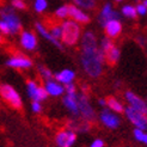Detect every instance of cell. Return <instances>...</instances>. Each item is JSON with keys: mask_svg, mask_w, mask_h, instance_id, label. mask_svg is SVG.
<instances>
[{"mask_svg": "<svg viewBox=\"0 0 147 147\" xmlns=\"http://www.w3.org/2000/svg\"><path fill=\"white\" fill-rule=\"evenodd\" d=\"M135 9H136V12L140 14H146L147 12V7L145 5H138V7H135Z\"/></svg>", "mask_w": 147, "mask_h": 147, "instance_id": "cell-35", "label": "cell"}, {"mask_svg": "<svg viewBox=\"0 0 147 147\" xmlns=\"http://www.w3.org/2000/svg\"><path fill=\"white\" fill-rule=\"evenodd\" d=\"M98 103H99V105H102V107H104L107 103H105V99H103V98H100V99H98Z\"/></svg>", "mask_w": 147, "mask_h": 147, "instance_id": "cell-36", "label": "cell"}, {"mask_svg": "<svg viewBox=\"0 0 147 147\" xmlns=\"http://www.w3.org/2000/svg\"><path fill=\"white\" fill-rule=\"evenodd\" d=\"M144 5H145V6L147 7V0H145V3H144Z\"/></svg>", "mask_w": 147, "mask_h": 147, "instance_id": "cell-38", "label": "cell"}, {"mask_svg": "<svg viewBox=\"0 0 147 147\" xmlns=\"http://www.w3.org/2000/svg\"><path fill=\"white\" fill-rule=\"evenodd\" d=\"M100 121L105 127H108L110 129H116L120 126V119L115 114H113L111 111H109L107 109L100 113Z\"/></svg>", "mask_w": 147, "mask_h": 147, "instance_id": "cell-12", "label": "cell"}, {"mask_svg": "<svg viewBox=\"0 0 147 147\" xmlns=\"http://www.w3.org/2000/svg\"><path fill=\"white\" fill-rule=\"evenodd\" d=\"M122 13L124 14V16H127V17H130V18H136V9L133 6H130V5H127V6H124L123 9H122Z\"/></svg>", "mask_w": 147, "mask_h": 147, "instance_id": "cell-25", "label": "cell"}, {"mask_svg": "<svg viewBox=\"0 0 147 147\" xmlns=\"http://www.w3.org/2000/svg\"><path fill=\"white\" fill-rule=\"evenodd\" d=\"M68 17L74 19L76 22H78V23H83V24H86L90 22L89 16H86L84 12H82L79 9H77V7L73 6V5H68Z\"/></svg>", "mask_w": 147, "mask_h": 147, "instance_id": "cell-16", "label": "cell"}, {"mask_svg": "<svg viewBox=\"0 0 147 147\" xmlns=\"http://www.w3.org/2000/svg\"><path fill=\"white\" fill-rule=\"evenodd\" d=\"M74 77H76L74 72L69 71V69H63V71L56 73V74L54 76V78L57 80L59 83H61V84H69V83H72V80L74 79Z\"/></svg>", "mask_w": 147, "mask_h": 147, "instance_id": "cell-19", "label": "cell"}, {"mask_svg": "<svg viewBox=\"0 0 147 147\" xmlns=\"http://www.w3.org/2000/svg\"><path fill=\"white\" fill-rule=\"evenodd\" d=\"M0 34L1 35H10V29L3 19H0Z\"/></svg>", "mask_w": 147, "mask_h": 147, "instance_id": "cell-31", "label": "cell"}, {"mask_svg": "<svg viewBox=\"0 0 147 147\" xmlns=\"http://www.w3.org/2000/svg\"><path fill=\"white\" fill-rule=\"evenodd\" d=\"M38 72H40V74L43 79H46V80H51L53 79V74H51V72L45 67V66H38Z\"/></svg>", "mask_w": 147, "mask_h": 147, "instance_id": "cell-28", "label": "cell"}, {"mask_svg": "<svg viewBox=\"0 0 147 147\" xmlns=\"http://www.w3.org/2000/svg\"><path fill=\"white\" fill-rule=\"evenodd\" d=\"M19 41H20V46L26 50H34L37 47V37H36L34 32L22 31Z\"/></svg>", "mask_w": 147, "mask_h": 147, "instance_id": "cell-11", "label": "cell"}, {"mask_svg": "<svg viewBox=\"0 0 147 147\" xmlns=\"http://www.w3.org/2000/svg\"><path fill=\"white\" fill-rule=\"evenodd\" d=\"M45 89L48 93V96H53V97L61 96V94L65 92L63 86H61L60 83H56L54 80H46Z\"/></svg>", "mask_w": 147, "mask_h": 147, "instance_id": "cell-14", "label": "cell"}, {"mask_svg": "<svg viewBox=\"0 0 147 147\" xmlns=\"http://www.w3.org/2000/svg\"><path fill=\"white\" fill-rule=\"evenodd\" d=\"M6 65L14 69H29L32 66V61L23 54H16L6 61Z\"/></svg>", "mask_w": 147, "mask_h": 147, "instance_id": "cell-9", "label": "cell"}, {"mask_svg": "<svg viewBox=\"0 0 147 147\" xmlns=\"http://www.w3.org/2000/svg\"><path fill=\"white\" fill-rule=\"evenodd\" d=\"M11 7H13L14 10H25L26 4L24 0H11Z\"/></svg>", "mask_w": 147, "mask_h": 147, "instance_id": "cell-29", "label": "cell"}, {"mask_svg": "<svg viewBox=\"0 0 147 147\" xmlns=\"http://www.w3.org/2000/svg\"><path fill=\"white\" fill-rule=\"evenodd\" d=\"M61 28H62V34H61L62 42L67 46H74L80 37V26L76 22L67 20L61 24Z\"/></svg>", "mask_w": 147, "mask_h": 147, "instance_id": "cell-3", "label": "cell"}, {"mask_svg": "<svg viewBox=\"0 0 147 147\" xmlns=\"http://www.w3.org/2000/svg\"><path fill=\"white\" fill-rule=\"evenodd\" d=\"M119 57H120V50L117 49L115 46L104 54V59H105L107 63L109 66H111V67H114V66L117 63V61H119Z\"/></svg>", "mask_w": 147, "mask_h": 147, "instance_id": "cell-20", "label": "cell"}, {"mask_svg": "<svg viewBox=\"0 0 147 147\" xmlns=\"http://www.w3.org/2000/svg\"><path fill=\"white\" fill-rule=\"evenodd\" d=\"M63 89H65V91L67 92L68 94H71V93H77V92H76V86L73 85L72 83L66 84V87H63Z\"/></svg>", "mask_w": 147, "mask_h": 147, "instance_id": "cell-33", "label": "cell"}, {"mask_svg": "<svg viewBox=\"0 0 147 147\" xmlns=\"http://www.w3.org/2000/svg\"><path fill=\"white\" fill-rule=\"evenodd\" d=\"M35 26H36V29H37V31L40 32V35L41 36H43L46 40H48L49 42H51L54 46H56L59 49H62V46H61V43L59 42V40H56V38H54L53 36L50 35V32L48 31V29L43 25V24H41V23H36L35 24Z\"/></svg>", "mask_w": 147, "mask_h": 147, "instance_id": "cell-18", "label": "cell"}, {"mask_svg": "<svg viewBox=\"0 0 147 147\" xmlns=\"http://www.w3.org/2000/svg\"><path fill=\"white\" fill-rule=\"evenodd\" d=\"M90 147H104V141L102 140V139H96Z\"/></svg>", "mask_w": 147, "mask_h": 147, "instance_id": "cell-34", "label": "cell"}, {"mask_svg": "<svg viewBox=\"0 0 147 147\" xmlns=\"http://www.w3.org/2000/svg\"><path fill=\"white\" fill-rule=\"evenodd\" d=\"M31 110L34 113L38 114L42 111V105H41V102H36V100H32L31 103Z\"/></svg>", "mask_w": 147, "mask_h": 147, "instance_id": "cell-32", "label": "cell"}, {"mask_svg": "<svg viewBox=\"0 0 147 147\" xmlns=\"http://www.w3.org/2000/svg\"><path fill=\"white\" fill-rule=\"evenodd\" d=\"M113 47H114V43L110 41L109 38H104V40L102 41V49H100V50L103 51V54H105L107 51L110 50Z\"/></svg>", "mask_w": 147, "mask_h": 147, "instance_id": "cell-30", "label": "cell"}, {"mask_svg": "<svg viewBox=\"0 0 147 147\" xmlns=\"http://www.w3.org/2000/svg\"><path fill=\"white\" fill-rule=\"evenodd\" d=\"M124 113H126V116L128 117V120L133 123L138 129H141V130L147 129V115H144L140 111H138V110L130 108V107L124 109Z\"/></svg>", "mask_w": 147, "mask_h": 147, "instance_id": "cell-6", "label": "cell"}, {"mask_svg": "<svg viewBox=\"0 0 147 147\" xmlns=\"http://www.w3.org/2000/svg\"><path fill=\"white\" fill-rule=\"evenodd\" d=\"M55 17L59 18V19H62V18H66L68 17V5H65V6H61L59 7L55 12Z\"/></svg>", "mask_w": 147, "mask_h": 147, "instance_id": "cell-26", "label": "cell"}, {"mask_svg": "<svg viewBox=\"0 0 147 147\" xmlns=\"http://www.w3.org/2000/svg\"><path fill=\"white\" fill-rule=\"evenodd\" d=\"M63 104L67 108L69 111L74 115L78 116L79 115V108H78V94L77 93H71L63 98Z\"/></svg>", "mask_w": 147, "mask_h": 147, "instance_id": "cell-15", "label": "cell"}, {"mask_svg": "<svg viewBox=\"0 0 147 147\" xmlns=\"http://www.w3.org/2000/svg\"><path fill=\"white\" fill-rule=\"evenodd\" d=\"M134 136L138 141H140L145 145H147V133H145V130L141 129H134Z\"/></svg>", "mask_w": 147, "mask_h": 147, "instance_id": "cell-24", "label": "cell"}, {"mask_svg": "<svg viewBox=\"0 0 147 147\" xmlns=\"http://www.w3.org/2000/svg\"><path fill=\"white\" fill-rule=\"evenodd\" d=\"M78 6L86 10H92L96 6V0H73Z\"/></svg>", "mask_w": 147, "mask_h": 147, "instance_id": "cell-23", "label": "cell"}, {"mask_svg": "<svg viewBox=\"0 0 147 147\" xmlns=\"http://www.w3.org/2000/svg\"><path fill=\"white\" fill-rule=\"evenodd\" d=\"M49 32L56 40H61V34H62V28L61 24H55L51 23V25L49 26Z\"/></svg>", "mask_w": 147, "mask_h": 147, "instance_id": "cell-22", "label": "cell"}, {"mask_svg": "<svg viewBox=\"0 0 147 147\" xmlns=\"http://www.w3.org/2000/svg\"><path fill=\"white\" fill-rule=\"evenodd\" d=\"M116 1H121V0H116Z\"/></svg>", "mask_w": 147, "mask_h": 147, "instance_id": "cell-39", "label": "cell"}, {"mask_svg": "<svg viewBox=\"0 0 147 147\" xmlns=\"http://www.w3.org/2000/svg\"><path fill=\"white\" fill-rule=\"evenodd\" d=\"M0 96H1V98L7 104H10L14 109H20L22 105H23V102H22L19 93L16 91V89L13 86L9 84L0 85Z\"/></svg>", "mask_w": 147, "mask_h": 147, "instance_id": "cell-4", "label": "cell"}, {"mask_svg": "<svg viewBox=\"0 0 147 147\" xmlns=\"http://www.w3.org/2000/svg\"><path fill=\"white\" fill-rule=\"evenodd\" d=\"M104 61V54L102 50L89 49L83 50L82 63L85 72L92 78H97L102 74V62Z\"/></svg>", "mask_w": 147, "mask_h": 147, "instance_id": "cell-1", "label": "cell"}, {"mask_svg": "<svg viewBox=\"0 0 147 147\" xmlns=\"http://www.w3.org/2000/svg\"><path fill=\"white\" fill-rule=\"evenodd\" d=\"M105 103H107L105 105H108V107L111 109L113 111H115V113L121 114V113L124 111V108H123V105H122V103L119 102V100H117L115 97H113V96H109V97L105 99Z\"/></svg>", "mask_w": 147, "mask_h": 147, "instance_id": "cell-21", "label": "cell"}, {"mask_svg": "<svg viewBox=\"0 0 147 147\" xmlns=\"http://www.w3.org/2000/svg\"><path fill=\"white\" fill-rule=\"evenodd\" d=\"M111 19H120L119 17V14L115 13L113 10H111V5L110 4H107L104 6V9L102 10L100 12V16H99V23L104 26L109 20H111Z\"/></svg>", "mask_w": 147, "mask_h": 147, "instance_id": "cell-17", "label": "cell"}, {"mask_svg": "<svg viewBox=\"0 0 147 147\" xmlns=\"http://www.w3.org/2000/svg\"><path fill=\"white\" fill-rule=\"evenodd\" d=\"M48 6V3L47 0H35V4H34V7H35V11L36 12H43Z\"/></svg>", "mask_w": 147, "mask_h": 147, "instance_id": "cell-27", "label": "cell"}, {"mask_svg": "<svg viewBox=\"0 0 147 147\" xmlns=\"http://www.w3.org/2000/svg\"><path fill=\"white\" fill-rule=\"evenodd\" d=\"M26 91L29 97L36 102H42L47 99L48 97V93L45 89V86H40L34 80H28L26 82Z\"/></svg>", "mask_w": 147, "mask_h": 147, "instance_id": "cell-7", "label": "cell"}, {"mask_svg": "<svg viewBox=\"0 0 147 147\" xmlns=\"http://www.w3.org/2000/svg\"><path fill=\"white\" fill-rule=\"evenodd\" d=\"M104 28H105L107 36H108V37H110V38L117 37V36L121 34V30H122V25H121V23L117 19L109 20L108 23L104 25Z\"/></svg>", "mask_w": 147, "mask_h": 147, "instance_id": "cell-13", "label": "cell"}, {"mask_svg": "<svg viewBox=\"0 0 147 147\" xmlns=\"http://www.w3.org/2000/svg\"><path fill=\"white\" fill-rule=\"evenodd\" d=\"M77 141V134L76 131L71 129H62L60 130L55 136V144L57 147H72Z\"/></svg>", "mask_w": 147, "mask_h": 147, "instance_id": "cell-8", "label": "cell"}, {"mask_svg": "<svg viewBox=\"0 0 147 147\" xmlns=\"http://www.w3.org/2000/svg\"><path fill=\"white\" fill-rule=\"evenodd\" d=\"M4 42V37H3V35L0 34V45H1V43Z\"/></svg>", "mask_w": 147, "mask_h": 147, "instance_id": "cell-37", "label": "cell"}, {"mask_svg": "<svg viewBox=\"0 0 147 147\" xmlns=\"http://www.w3.org/2000/svg\"><path fill=\"white\" fill-rule=\"evenodd\" d=\"M0 19H3L9 25L10 35H17L20 32L22 23L19 17L14 12V9L11 6H4L0 9Z\"/></svg>", "mask_w": 147, "mask_h": 147, "instance_id": "cell-2", "label": "cell"}, {"mask_svg": "<svg viewBox=\"0 0 147 147\" xmlns=\"http://www.w3.org/2000/svg\"><path fill=\"white\" fill-rule=\"evenodd\" d=\"M124 97H126L127 102L129 103L130 108L138 110V111H140L144 115H147V104L145 100H142L139 96H136L135 93L130 92V91H127L126 94H124Z\"/></svg>", "mask_w": 147, "mask_h": 147, "instance_id": "cell-10", "label": "cell"}, {"mask_svg": "<svg viewBox=\"0 0 147 147\" xmlns=\"http://www.w3.org/2000/svg\"><path fill=\"white\" fill-rule=\"evenodd\" d=\"M78 108H79V114L83 116V119L92 122L96 119V114H94V110L92 109L89 98L85 93H82L80 96H78Z\"/></svg>", "mask_w": 147, "mask_h": 147, "instance_id": "cell-5", "label": "cell"}]
</instances>
